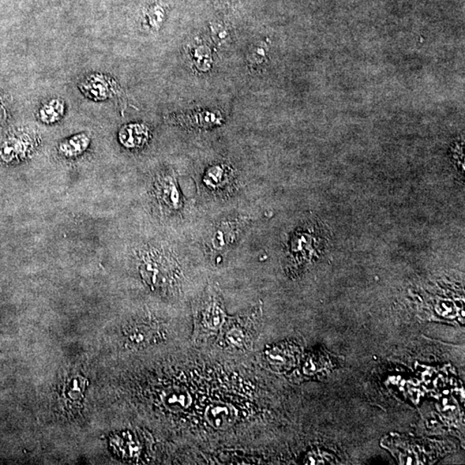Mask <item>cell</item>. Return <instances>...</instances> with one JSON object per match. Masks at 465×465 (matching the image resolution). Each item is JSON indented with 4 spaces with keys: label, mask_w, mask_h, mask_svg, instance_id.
I'll return each mask as SVG.
<instances>
[{
    "label": "cell",
    "mask_w": 465,
    "mask_h": 465,
    "mask_svg": "<svg viewBox=\"0 0 465 465\" xmlns=\"http://www.w3.org/2000/svg\"><path fill=\"white\" fill-rule=\"evenodd\" d=\"M141 272L150 286L164 289L179 280L177 264L160 254H150L141 266Z\"/></svg>",
    "instance_id": "obj_1"
},
{
    "label": "cell",
    "mask_w": 465,
    "mask_h": 465,
    "mask_svg": "<svg viewBox=\"0 0 465 465\" xmlns=\"http://www.w3.org/2000/svg\"><path fill=\"white\" fill-rule=\"evenodd\" d=\"M197 324L207 332H216L225 320L223 303L218 295L209 294L207 298L202 300L197 307Z\"/></svg>",
    "instance_id": "obj_2"
},
{
    "label": "cell",
    "mask_w": 465,
    "mask_h": 465,
    "mask_svg": "<svg viewBox=\"0 0 465 465\" xmlns=\"http://www.w3.org/2000/svg\"><path fill=\"white\" fill-rule=\"evenodd\" d=\"M205 418L216 429H226L236 419L235 408L227 403H213L207 408Z\"/></svg>",
    "instance_id": "obj_3"
},
{
    "label": "cell",
    "mask_w": 465,
    "mask_h": 465,
    "mask_svg": "<svg viewBox=\"0 0 465 465\" xmlns=\"http://www.w3.org/2000/svg\"><path fill=\"white\" fill-rule=\"evenodd\" d=\"M172 121L179 125L191 127H209L220 125L223 121L218 112L202 111L196 113L183 114L174 116Z\"/></svg>",
    "instance_id": "obj_4"
},
{
    "label": "cell",
    "mask_w": 465,
    "mask_h": 465,
    "mask_svg": "<svg viewBox=\"0 0 465 465\" xmlns=\"http://www.w3.org/2000/svg\"><path fill=\"white\" fill-rule=\"evenodd\" d=\"M119 140L127 148L144 147L149 140L148 127L139 123L127 125L120 130Z\"/></svg>",
    "instance_id": "obj_5"
},
{
    "label": "cell",
    "mask_w": 465,
    "mask_h": 465,
    "mask_svg": "<svg viewBox=\"0 0 465 465\" xmlns=\"http://www.w3.org/2000/svg\"><path fill=\"white\" fill-rule=\"evenodd\" d=\"M160 198L171 211H178L183 207L181 193L179 190L177 180L172 176H167L161 181Z\"/></svg>",
    "instance_id": "obj_6"
},
{
    "label": "cell",
    "mask_w": 465,
    "mask_h": 465,
    "mask_svg": "<svg viewBox=\"0 0 465 465\" xmlns=\"http://www.w3.org/2000/svg\"><path fill=\"white\" fill-rule=\"evenodd\" d=\"M241 222H226L217 228L211 240L214 249L221 250L231 244L241 231Z\"/></svg>",
    "instance_id": "obj_7"
},
{
    "label": "cell",
    "mask_w": 465,
    "mask_h": 465,
    "mask_svg": "<svg viewBox=\"0 0 465 465\" xmlns=\"http://www.w3.org/2000/svg\"><path fill=\"white\" fill-rule=\"evenodd\" d=\"M228 181L230 174L224 167L220 166L211 167L204 176V183L211 190L222 189Z\"/></svg>",
    "instance_id": "obj_8"
},
{
    "label": "cell",
    "mask_w": 465,
    "mask_h": 465,
    "mask_svg": "<svg viewBox=\"0 0 465 465\" xmlns=\"http://www.w3.org/2000/svg\"><path fill=\"white\" fill-rule=\"evenodd\" d=\"M89 138L85 134L74 137L61 145L60 150L66 156H77L83 153L89 145Z\"/></svg>",
    "instance_id": "obj_9"
},
{
    "label": "cell",
    "mask_w": 465,
    "mask_h": 465,
    "mask_svg": "<svg viewBox=\"0 0 465 465\" xmlns=\"http://www.w3.org/2000/svg\"><path fill=\"white\" fill-rule=\"evenodd\" d=\"M64 104L59 99H54L41 109L40 118L47 123H55L62 118L64 113Z\"/></svg>",
    "instance_id": "obj_10"
},
{
    "label": "cell",
    "mask_w": 465,
    "mask_h": 465,
    "mask_svg": "<svg viewBox=\"0 0 465 465\" xmlns=\"http://www.w3.org/2000/svg\"><path fill=\"white\" fill-rule=\"evenodd\" d=\"M167 402L175 410H185L191 403L190 394L185 389L174 388L170 389L167 394Z\"/></svg>",
    "instance_id": "obj_11"
}]
</instances>
